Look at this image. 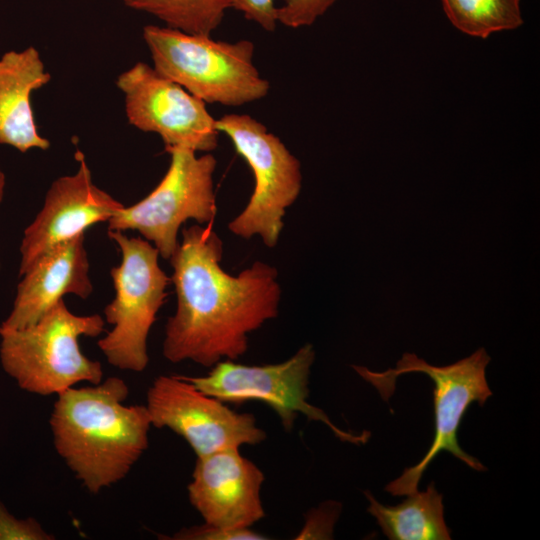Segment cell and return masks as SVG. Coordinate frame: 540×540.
<instances>
[{
    "mask_svg": "<svg viewBox=\"0 0 540 540\" xmlns=\"http://www.w3.org/2000/svg\"><path fill=\"white\" fill-rule=\"evenodd\" d=\"M223 242L213 223L191 225L170 257L177 308L165 326L163 356L211 368L248 350L249 334L279 313L275 267L256 261L237 276L220 265Z\"/></svg>",
    "mask_w": 540,
    "mask_h": 540,
    "instance_id": "obj_1",
    "label": "cell"
},
{
    "mask_svg": "<svg viewBox=\"0 0 540 540\" xmlns=\"http://www.w3.org/2000/svg\"><path fill=\"white\" fill-rule=\"evenodd\" d=\"M128 394L124 380L109 377L69 388L54 403L49 424L55 449L91 494L124 479L148 448V410L125 405Z\"/></svg>",
    "mask_w": 540,
    "mask_h": 540,
    "instance_id": "obj_2",
    "label": "cell"
},
{
    "mask_svg": "<svg viewBox=\"0 0 540 540\" xmlns=\"http://www.w3.org/2000/svg\"><path fill=\"white\" fill-rule=\"evenodd\" d=\"M153 68L205 103L242 106L265 98L270 82L254 64L255 44L146 25L142 31Z\"/></svg>",
    "mask_w": 540,
    "mask_h": 540,
    "instance_id": "obj_3",
    "label": "cell"
},
{
    "mask_svg": "<svg viewBox=\"0 0 540 540\" xmlns=\"http://www.w3.org/2000/svg\"><path fill=\"white\" fill-rule=\"evenodd\" d=\"M104 325L100 315H76L61 299L28 327L0 329L1 366L21 389L42 396L99 384L102 365L82 353L79 338L99 336Z\"/></svg>",
    "mask_w": 540,
    "mask_h": 540,
    "instance_id": "obj_4",
    "label": "cell"
},
{
    "mask_svg": "<svg viewBox=\"0 0 540 540\" xmlns=\"http://www.w3.org/2000/svg\"><path fill=\"white\" fill-rule=\"evenodd\" d=\"M490 357L484 348H479L470 356L446 366L428 364L413 353H404L396 368L385 372L371 371L363 366L353 365V369L372 384L388 401L395 390L398 376L421 372L434 383L433 401L435 414V435L424 457L414 466L407 467L397 479L385 486V491L393 496H408L418 491V484L435 457L442 451L451 453L470 468L482 472L487 468L466 453L458 443V430L469 406L477 402L483 406L492 395L486 380V367Z\"/></svg>",
    "mask_w": 540,
    "mask_h": 540,
    "instance_id": "obj_5",
    "label": "cell"
},
{
    "mask_svg": "<svg viewBox=\"0 0 540 540\" xmlns=\"http://www.w3.org/2000/svg\"><path fill=\"white\" fill-rule=\"evenodd\" d=\"M107 234L119 246L122 260L111 269L115 297L104 309L105 320L113 327L98 341V347L112 366L142 372L149 362L148 335L171 279L149 241L128 237L120 230Z\"/></svg>",
    "mask_w": 540,
    "mask_h": 540,
    "instance_id": "obj_6",
    "label": "cell"
},
{
    "mask_svg": "<svg viewBox=\"0 0 540 540\" xmlns=\"http://www.w3.org/2000/svg\"><path fill=\"white\" fill-rule=\"evenodd\" d=\"M219 133L225 134L254 176L252 195L229 231L243 239L258 235L273 248L283 229L286 210L302 188L300 161L282 140L248 114L230 113L216 119Z\"/></svg>",
    "mask_w": 540,
    "mask_h": 540,
    "instance_id": "obj_7",
    "label": "cell"
},
{
    "mask_svg": "<svg viewBox=\"0 0 540 540\" xmlns=\"http://www.w3.org/2000/svg\"><path fill=\"white\" fill-rule=\"evenodd\" d=\"M166 151L170 164L161 181L145 198L111 217L108 230H136L153 243L161 257L170 259L178 247L183 223L193 219L210 224L215 219L217 160L210 152L198 156L185 148Z\"/></svg>",
    "mask_w": 540,
    "mask_h": 540,
    "instance_id": "obj_8",
    "label": "cell"
},
{
    "mask_svg": "<svg viewBox=\"0 0 540 540\" xmlns=\"http://www.w3.org/2000/svg\"><path fill=\"white\" fill-rule=\"evenodd\" d=\"M314 359L313 345L307 343L280 363L245 365L235 360H222L203 376H181L224 403H265L276 413L287 432L293 429L299 414H303L308 421L326 425L341 441L357 445L366 443L370 432L364 431L359 435L344 431L322 409L308 402L309 376Z\"/></svg>",
    "mask_w": 540,
    "mask_h": 540,
    "instance_id": "obj_9",
    "label": "cell"
},
{
    "mask_svg": "<svg viewBox=\"0 0 540 540\" xmlns=\"http://www.w3.org/2000/svg\"><path fill=\"white\" fill-rule=\"evenodd\" d=\"M152 426L181 436L196 457L263 442L266 432L253 414L239 413L205 394L181 375H160L147 391Z\"/></svg>",
    "mask_w": 540,
    "mask_h": 540,
    "instance_id": "obj_10",
    "label": "cell"
},
{
    "mask_svg": "<svg viewBox=\"0 0 540 540\" xmlns=\"http://www.w3.org/2000/svg\"><path fill=\"white\" fill-rule=\"evenodd\" d=\"M116 86L123 94L128 122L159 135L165 150L209 153L216 149L220 133L206 103L153 66L135 63L117 77Z\"/></svg>",
    "mask_w": 540,
    "mask_h": 540,
    "instance_id": "obj_11",
    "label": "cell"
},
{
    "mask_svg": "<svg viewBox=\"0 0 540 540\" xmlns=\"http://www.w3.org/2000/svg\"><path fill=\"white\" fill-rule=\"evenodd\" d=\"M78 170L52 182L42 209L24 230L20 244L19 275L55 246L87 228L108 222L122 203L96 186L84 156L77 152Z\"/></svg>",
    "mask_w": 540,
    "mask_h": 540,
    "instance_id": "obj_12",
    "label": "cell"
},
{
    "mask_svg": "<svg viewBox=\"0 0 540 540\" xmlns=\"http://www.w3.org/2000/svg\"><path fill=\"white\" fill-rule=\"evenodd\" d=\"M264 473L239 449L197 457L188 499L204 523L246 529L265 517L261 499Z\"/></svg>",
    "mask_w": 540,
    "mask_h": 540,
    "instance_id": "obj_13",
    "label": "cell"
},
{
    "mask_svg": "<svg viewBox=\"0 0 540 540\" xmlns=\"http://www.w3.org/2000/svg\"><path fill=\"white\" fill-rule=\"evenodd\" d=\"M21 277L12 309L0 329H21L36 323L64 295L90 296L93 286L85 233L49 250Z\"/></svg>",
    "mask_w": 540,
    "mask_h": 540,
    "instance_id": "obj_14",
    "label": "cell"
},
{
    "mask_svg": "<svg viewBox=\"0 0 540 540\" xmlns=\"http://www.w3.org/2000/svg\"><path fill=\"white\" fill-rule=\"evenodd\" d=\"M51 79L39 51L29 46L0 57V144L19 152L47 150L50 142L40 135L31 95Z\"/></svg>",
    "mask_w": 540,
    "mask_h": 540,
    "instance_id": "obj_15",
    "label": "cell"
},
{
    "mask_svg": "<svg viewBox=\"0 0 540 540\" xmlns=\"http://www.w3.org/2000/svg\"><path fill=\"white\" fill-rule=\"evenodd\" d=\"M369 501L367 511L376 519L390 540H450V530L444 519L442 495L430 483L425 491L408 495L396 506L379 503L370 491H364Z\"/></svg>",
    "mask_w": 540,
    "mask_h": 540,
    "instance_id": "obj_16",
    "label": "cell"
},
{
    "mask_svg": "<svg viewBox=\"0 0 540 540\" xmlns=\"http://www.w3.org/2000/svg\"><path fill=\"white\" fill-rule=\"evenodd\" d=\"M451 24L471 37L486 39L494 33L515 30L524 19L521 0H441Z\"/></svg>",
    "mask_w": 540,
    "mask_h": 540,
    "instance_id": "obj_17",
    "label": "cell"
},
{
    "mask_svg": "<svg viewBox=\"0 0 540 540\" xmlns=\"http://www.w3.org/2000/svg\"><path fill=\"white\" fill-rule=\"evenodd\" d=\"M131 9L153 15L165 26L194 35L211 36L233 0H123Z\"/></svg>",
    "mask_w": 540,
    "mask_h": 540,
    "instance_id": "obj_18",
    "label": "cell"
},
{
    "mask_svg": "<svg viewBox=\"0 0 540 540\" xmlns=\"http://www.w3.org/2000/svg\"><path fill=\"white\" fill-rule=\"evenodd\" d=\"M278 24L297 29L313 25L340 0H280Z\"/></svg>",
    "mask_w": 540,
    "mask_h": 540,
    "instance_id": "obj_19",
    "label": "cell"
},
{
    "mask_svg": "<svg viewBox=\"0 0 540 540\" xmlns=\"http://www.w3.org/2000/svg\"><path fill=\"white\" fill-rule=\"evenodd\" d=\"M34 518L19 519L0 501V540H52Z\"/></svg>",
    "mask_w": 540,
    "mask_h": 540,
    "instance_id": "obj_20",
    "label": "cell"
},
{
    "mask_svg": "<svg viewBox=\"0 0 540 540\" xmlns=\"http://www.w3.org/2000/svg\"><path fill=\"white\" fill-rule=\"evenodd\" d=\"M170 539L173 540H264L269 539L251 528L223 529L203 523L191 527H184L177 531Z\"/></svg>",
    "mask_w": 540,
    "mask_h": 540,
    "instance_id": "obj_21",
    "label": "cell"
},
{
    "mask_svg": "<svg viewBox=\"0 0 540 540\" xmlns=\"http://www.w3.org/2000/svg\"><path fill=\"white\" fill-rule=\"evenodd\" d=\"M232 8L267 32H273L277 28L275 0H233Z\"/></svg>",
    "mask_w": 540,
    "mask_h": 540,
    "instance_id": "obj_22",
    "label": "cell"
},
{
    "mask_svg": "<svg viewBox=\"0 0 540 540\" xmlns=\"http://www.w3.org/2000/svg\"><path fill=\"white\" fill-rule=\"evenodd\" d=\"M5 186H6V177L4 172L2 171L0 167V203L2 202L5 194Z\"/></svg>",
    "mask_w": 540,
    "mask_h": 540,
    "instance_id": "obj_23",
    "label": "cell"
}]
</instances>
